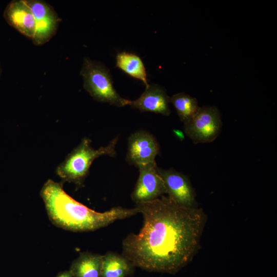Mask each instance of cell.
Listing matches in <instances>:
<instances>
[{
  "instance_id": "cell-8",
  "label": "cell",
  "mask_w": 277,
  "mask_h": 277,
  "mask_svg": "<svg viewBox=\"0 0 277 277\" xmlns=\"http://www.w3.org/2000/svg\"><path fill=\"white\" fill-rule=\"evenodd\" d=\"M160 151V145L152 134L145 130H138L128 137L126 161L138 167L155 162Z\"/></svg>"
},
{
  "instance_id": "cell-15",
  "label": "cell",
  "mask_w": 277,
  "mask_h": 277,
  "mask_svg": "<svg viewBox=\"0 0 277 277\" xmlns=\"http://www.w3.org/2000/svg\"><path fill=\"white\" fill-rule=\"evenodd\" d=\"M170 103L175 108L181 121L184 123L190 120L200 107L197 100L184 92H180L170 97Z\"/></svg>"
},
{
  "instance_id": "cell-3",
  "label": "cell",
  "mask_w": 277,
  "mask_h": 277,
  "mask_svg": "<svg viewBox=\"0 0 277 277\" xmlns=\"http://www.w3.org/2000/svg\"><path fill=\"white\" fill-rule=\"evenodd\" d=\"M117 141L118 137H116L107 145L95 149L92 147L89 138H83L57 166L56 174L65 181L82 184L94 160L104 155L112 157L116 155Z\"/></svg>"
},
{
  "instance_id": "cell-6",
  "label": "cell",
  "mask_w": 277,
  "mask_h": 277,
  "mask_svg": "<svg viewBox=\"0 0 277 277\" xmlns=\"http://www.w3.org/2000/svg\"><path fill=\"white\" fill-rule=\"evenodd\" d=\"M168 196L176 204L187 207L196 208L197 203L194 188L187 176L173 168L157 167Z\"/></svg>"
},
{
  "instance_id": "cell-2",
  "label": "cell",
  "mask_w": 277,
  "mask_h": 277,
  "mask_svg": "<svg viewBox=\"0 0 277 277\" xmlns=\"http://www.w3.org/2000/svg\"><path fill=\"white\" fill-rule=\"evenodd\" d=\"M40 196L51 222L56 226L74 232L94 231L139 213L136 207H122L102 212L95 211L74 199L61 184L51 179L43 185Z\"/></svg>"
},
{
  "instance_id": "cell-9",
  "label": "cell",
  "mask_w": 277,
  "mask_h": 277,
  "mask_svg": "<svg viewBox=\"0 0 277 277\" xmlns=\"http://www.w3.org/2000/svg\"><path fill=\"white\" fill-rule=\"evenodd\" d=\"M4 16L10 26L26 37L32 39L35 20L24 0H13L6 6Z\"/></svg>"
},
{
  "instance_id": "cell-16",
  "label": "cell",
  "mask_w": 277,
  "mask_h": 277,
  "mask_svg": "<svg viewBox=\"0 0 277 277\" xmlns=\"http://www.w3.org/2000/svg\"><path fill=\"white\" fill-rule=\"evenodd\" d=\"M72 275L70 272H64L60 275H59L57 277H72Z\"/></svg>"
},
{
  "instance_id": "cell-12",
  "label": "cell",
  "mask_w": 277,
  "mask_h": 277,
  "mask_svg": "<svg viewBox=\"0 0 277 277\" xmlns=\"http://www.w3.org/2000/svg\"><path fill=\"white\" fill-rule=\"evenodd\" d=\"M116 67L131 77L149 85L147 71L142 58L137 54L123 51L116 56Z\"/></svg>"
},
{
  "instance_id": "cell-14",
  "label": "cell",
  "mask_w": 277,
  "mask_h": 277,
  "mask_svg": "<svg viewBox=\"0 0 277 277\" xmlns=\"http://www.w3.org/2000/svg\"><path fill=\"white\" fill-rule=\"evenodd\" d=\"M132 267L123 255L109 252L104 255L101 277H126Z\"/></svg>"
},
{
  "instance_id": "cell-11",
  "label": "cell",
  "mask_w": 277,
  "mask_h": 277,
  "mask_svg": "<svg viewBox=\"0 0 277 277\" xmlns=\"http://www.w3.org/2000/svg\"><path fill=\"white\" fill-rule=\"evenodd\" d=\"M104 255L85 252L73 262L70 273L73 277H101Z\"/></svg>"
},
{
  "instance_id": "cell-10",
  "label": "cell",
  "mask_w": 277,
  "mask_h": 277,
  "mask_svg": "<svg viewBox=\"0 0 277 277\" xmlns=\"http://www.w3.org/2000/svg\"><path fill=\"white\" fill-rule=\"evenodd\" d=\"M169 103L170 97L164 88L157 84H149L138 98L131 101L130 105L141 112H151L168 116L171 113Z\"/></svg>"
},
{
  "instance_id": "cell-4",
  "label": "cell",
  "mask_w": 277,
  "mask_h": 277,
  "mask_svg": "<svg viewBox=\"0 0 277 277\" xmlns=\"http://www.w3.org/2000/svg\"><path fill=\"white\" fill-rule=\"evenodd\" d=\"M80 74L84 88L95 101L117 107L130 105L131 101L122 97L117 92L109 70L101 63L85 58Z\"/></svg>"
},
{
  "instance_id": "cell-5",
  "label": "cell",
  "mask_w": 277,
  "mask_h": 277,
  "mask_svg": "<svg viewBox=\"0 0 277 277\" xmlns=\"http://www.w3.org/2000/svg\"><path fill=\"white\" fill-rule=\"evenodd\" d=\"M222 122L215 106L200 107L196 113L184 123L185 134L195 144L213 142L221 131Z\"/></svg>"
},
{
  "instance_id": "cell-7",
  "label": "cell",
  "mask_w": 277,
  "mask_h": 277,
  "mask_svg": "<svg viewBox=\"0 0 277 277\" xmlns=\"http://www.w3.org/2000/svg\"><path fill=\"white\" fill-rule=\"evenodd\" d=\"M157 167L155 162L138 167V178L131 195L136 203L152 201L166 193Z\"/></svg>"
},
{
  "instance_id": "cell-17",
  "label": "cell",
  "mask_w": 277,
  "mask_h": 277,
  "mask_svg": "<svg viewBox=\"0 0 277 277\" xmlns=\"http://www.w3.org/2000/svg\"><path fill=\"white\" fill-rule=\"evenodd\" d=\"M1 73H2V70H1V66H0V77H1Z\"/></svg>"
},
{
  "instance_id": "cell-1",
  "label": "cell",
  "mask_w": 277,
  "mask_h": 277,
  "mask_svg": "<svg viewBox=\"0 0 277 277\" xmlns=\"http://www.w3.org/2000/svg\"><path fill=\"white\" fill-rule=\"evenodd\" d=\"M143 224L122 242V255L132 266L174 274L187 265L200 247L207 217L203 210L179 205L168 196L136 203Z\"/></svg>"
},
{
  "instance_id": "cell-13",
  "label": "cell",
  "mask_w": 277,
  "mask_h": 277,
  "mask_svg": "<svg viewBox=\"0 0 277 277\" xmlns=\"http://www.w3.org/2000/svg\"><path fill=\"white\" fill-rule=\"evenodd\" d=\"M35 20V29L32 39L35 45L48 42L55 34L61 19L55 10L48 15Z\"/></svg>"
}]
</instances>
